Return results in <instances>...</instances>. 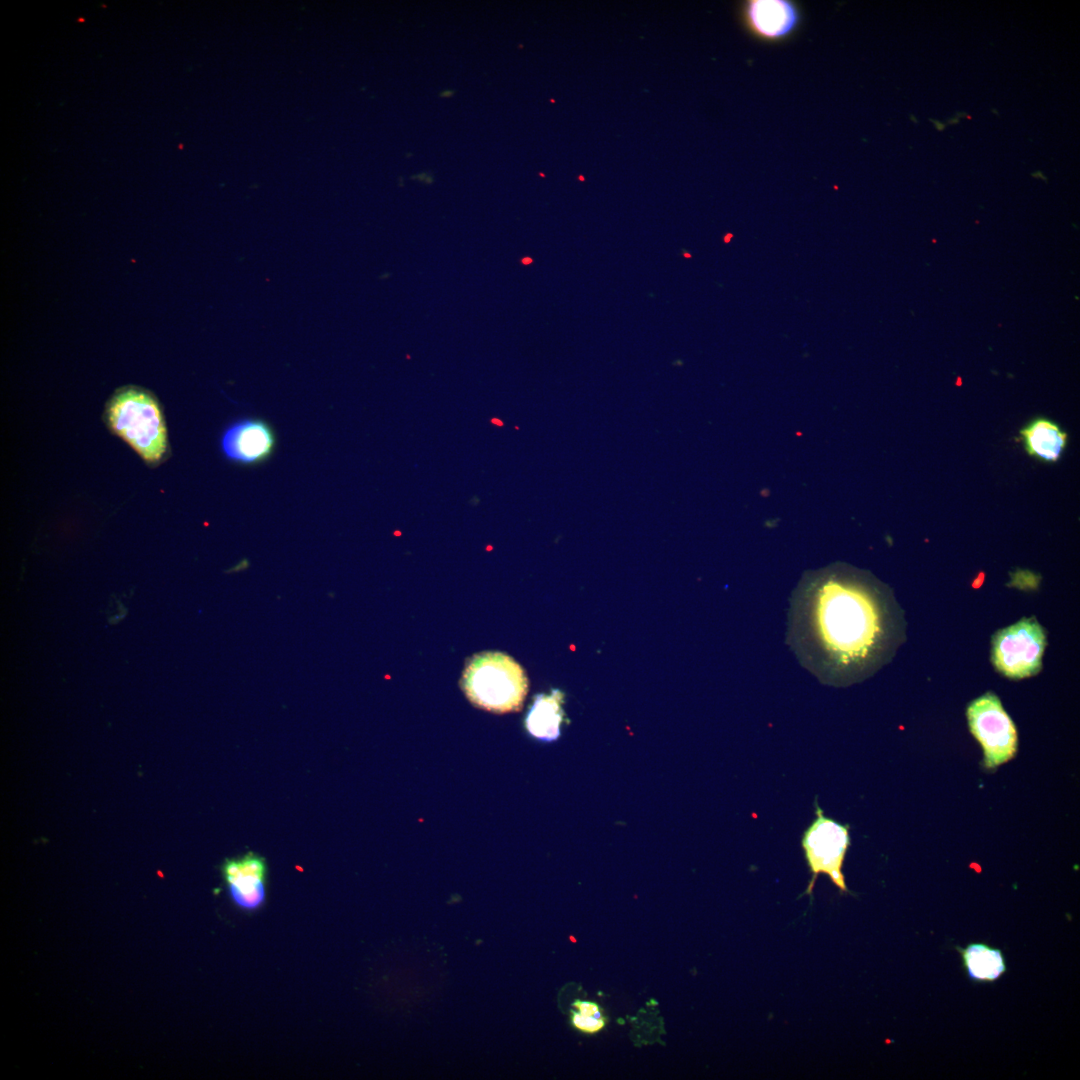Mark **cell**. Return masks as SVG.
Returning <instances> with one entry per match:
<instances>
[{
    "label": "cell",
    "instance_id": "cell-13",
    "mask_svg": "<svg viewBox=\"0 0 1080 1080\" xmlns=\"http://www.w3.org/2000/svg\"><path fill=\"white\" fill-rule=\"evenodd\" d=\"M571 1023L575 1029L583 1033L595 1034L605 1027L606 1018L603 1014L596 1016H586L573 1010L571 1013Z\"/></svg>",
    "mask_w": 1080,
    "mask_h": 1080
},
{
    "label": "cell",
    "instance_id": "cell-12",
    "mask_svg": "<svg viewBox=\"0 0 1080 1080\" xmlns=\"http://www.w3.org/2000/svg\"><path fill=\"white\" fill-rule=\"evenodd\" d=\"M962 958L968 977L976 982H994L1007 970L1006 961L999 948L985 943H970L956 947Z\"/></svg>",
    "mask_w": 1080,
    "mask_h": 1080
},
{
    "label": "cell",
    "instance_id": "cell-11",
    "mask_svg": "<svg viewBox=\"0 0 1080 1080\" xmlns=\"http://www.w3.org/2000/svg\"><path fill=\"white\" fill-rule=\"evenodd\" d=\"M1026 452L1039 460L1057 462L1068 442V435L1060 426L1046 418H1036L1020 430Z\"/></svg>",
    "mask_w": 1080,
    "mask_h": 1080
},
{
    "label": "cell",
    "instance_id": "cell-6",
    "mask_svg": "<svg viewBox=\"0 0 1080 1080\" xmlns=\"http://www.w3.org/2000/svg\"><path fill=\"white\" fill-rule=\"evenodd\" d=\"M967 719L971 733L982 746L986 768L993 769L1015 756L1016 728L995 694L987 692L972 701Z\"/></svg>",
    "mask_w": 1080,
    "mask_h": 1080
},
{
    "label": "cell",
    "instance_id": "cell-18",
    "mask_svg": "<svg viewBox=\"0 0 1080 1080\" xmlns=\"http://www.w3.org/2000/svg\"><path fill=\"white\" fill-rule=\"evenodd\" d=\"M947 122H948L949 124H956V123H958V122H959L958 116H957V117L955 116V117H953V118H949V119L947 120Z\"/></svg>",
    "mask_w": 1080,
    "mask_h": 1080
},
{
    "label": "cell",
    "instance_id": "cell-17",
    "mask_svg": "<svg viewBox=\"0 0 1080 1080\" xmlns=\"http://www.w3.org/2000/svg\"><path fill=\"white\" fill-rule=\"evenodd\" d=\"M453 94H454V91L448 90V91H443L442 93H440V96L449 97V96H452Z\"/></svg>",
    "mask_w": 1080,
    "mask_h": 1080
},
{
    "label": "cell",
    "instance_id": "cell-3",
    "mask_svg": "<svg viewBox=\"0 0 1080 1080\" xmlns=\"http://www.w3.org/2000/svg\"><path fill=\"white\" fill-rule=\"evenodd\" d=\"M111 429L145 461L158 462L167 447L166 428L155 398L138 387H125L111 398L107 408Z\"/></svg>",
    "mask_w": 1080,
    "mask_h": 1080
},
{
    "label": "cell",
    "instance_id": "cell-14",
    "mask_svg": "<svg viewBox=\"0 0 1080 1080\" xmlns=\"http://www.w3.org/2000/svg\"><path fill=\"white\" fill-rule=\"evenodd\" d=\"M575 1011L586 1016L602 1015L600 1006L592 1001L576 1000L573 1003Z\"/></svg>",
    "mask_w": 1080,
    "mask_h": 1080
},
{
    "label": "cell",
    "instance_id": "cell-16",
    "mask_svg": "<svg viewBox=\"0 0 1080 1080\" xmlns=\"http://www.w3.org/2000/svg\"><path fill=\"white\" fill-rule=\"evenodd\" d=\"M1031 175L1034 176V177H1037V178H1041V179L1046 181V177L1042 174L1041 171L1034 172Z\"/></svg>",
    "mask_w": 1080,
    "mask_h": 1080
},
{
    "label": "cell",
    "instance_id": "cell-15",
    "mask_svg": "<svg viewBox=\"0 0 1080 1080\" xmlns=\"http://www.w3.org/2000/svg\"><path fill=\"white\" fill-rule=\"evenodd\" d=\"M930 121H931L932 123H934V126H935V127H936V128H937V129L939 130V131H942V130H943V129L945 128V125H944L943 123H941V122L937 121V120H930Z\"/></svg>",
    "mask_w": 1080,
    "mask_h": 1080
},
{
    "label": "cell",
    "instance_id": "cell-1",
    "mask_svg": "<svg viewBox=\"0 0 1080 1080\" xmlns=\"http://www.w3.org/2000/svg\"><path fill=\"white\" fill-rule=\"evenodd\" d=\"M901 617L882 583L844 565L808 572L792 593L787 641L821 682L846 686L890 659Z\"/></svg>",
    "mask_w": 1080,
    "mask_h": 1080
},
{
    "label": "cell",
    "instance_id": "cell-9",
    "mask_svg": "<svg viewBox=\"0 0 1080 1080\" xmlns=\"http://www.w3.org/2000/svg\"><path fill=\"white\" fill-rule=\"evenodd\" d=\"M746 18L760 36L776 39L789 34L796 26L795 6L783 0H755L746 8Z\"/></svg>",
    "mask_w": 1080,
    "mask_h": 1080
},
{
    "label": "cell",
    "instance_id": "cell-10",
    "mask_svg": "<svg viewBox=\"0 0 1080 1080\" xmlns=\"http://www.w3.org/2000/svg\"><path fill=\"white\" fill-rule=\"evenodd\" d=\"M565 694L560 689L541 693L534 697L525 718V727L529 734L542 741H554L561 734L564 721Z\"/></svg>",
    "mask_w": 1080,
    "mask_h": 1080
},
{
    "label": "cell",
    "instance_id": "cell-8",
    "mask_svg": "<svg viewBox=\"0 0 1080 1080\" xmlns=\"http://www.w3.org/2000/svg\"><path fill=\"white\" fill-rule=\"evenodd\" d=\"M265 873L263 859L251 853L225 864L224 875L230 895L239 907L253 910L263 903Z\"/></svg>",
    "mask_w": 1080,
    "mask_h": 1080
},
{
    "label": "cell",
    "instance_id": "cell-4",
    "mask_svg": "<svg viewBox=\"0 0 1080 1080\" xmlns=\"http://www.w3.org/2000/svg\"><path fill=\"white\" fill-rule=\"evenodd\" d=\"M814 808L815 818L804 830L801 838V847L811 874V879L802 896L809 895L812 898L814 886L820 874L827 875L841 894L849 893L842 869L847 850L851 845L850 827L848 824L839 823L826 816L817 798L814 801Z\"/></svg>",
    "mask_w": 1080,
    "mask_h": 1080
},
{
    "label": "cell",
    "instance_id": "cell-7",
    "mask_svg": "<svg viewBox=\"0 0 1080 1080\" xmlns=\"http://www.w3.org/2000/svg\"><path fill=\"white\" fill-rule=\"evenodd\" d=\"M275 445L271 427L262 420L242 419L226 428L221 438L224 455L231 461L254 464L266 459Z\"/></svg>",
    "mask_w": 1080,
    "mask_h": 1080
},
{
    "label": "cell",
    "instance_id": "cell-2",
    "mask_svg": "<svg viewBox=\"0 0 1080 1080\" xmlns=\"http://www.w3.org/2000/svg\"><path fill=\"white\" fill-rule=\"evenodd\" d=\"M460 685L474 706L504 714L522 709L529 683L524 669L511 656L484 651L466 662Z\"/></svg>",
    "mask_w": 1080,
    "mask_h": 1080
},
{
    "label": "cell",
    "instance_id": "cell-5",
    "mask_svg": "<svg viewBox=\"0 0 1080 1080\" xmlns=\"http://www.w3.org/2000/svg\"><path fill=\"white\" fill-rule=\"evenodd\" d=\"M1045 644V633L1037 620L1023 618L994 635L991 660L1008 678L1030 677L1041 669Z\"/></svg>",
    "mask_w": 1080,
    "mask_h": 1080
}]
</instances>
